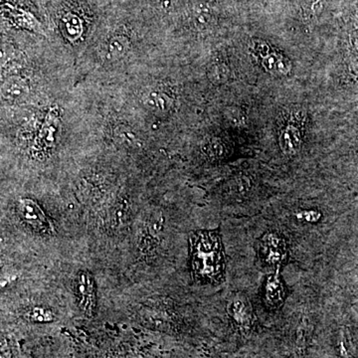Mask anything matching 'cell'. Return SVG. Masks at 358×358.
<instances>
[{"label": "cell", "mask_w": 358, "mask_h": 358, "mask_svg": "<svg viewBox=\"0 0 358 358\" xmlns=\"http://www.w3.org/2000/svg\"><path fill=\"white\" fill-rule=\"evenodd\" d=\"M66 27H67L68 34L71 37L77 38L81 34V22H80L76 16H71V17L68 18L67 22H66Z\"/></svg>", "instance_id": "18"}, {"label": "cell", "mask_w": 358, "mask_h": 358, "mask_svg": "<svg viewBox=\"0 0 358 358\" xmlns=\"http://www.w3.org/2000/svg\"><path fill=\"white\" fill-rule=\"evenodd\" d=\"M164 225L162 216H152L145 222L140 238V248L143 253L150 254L157 249L164 231Z\"/></svg>", "instance_id": "5"}, {"label": "cell", "mask_w": 358, "mask_h": 358, "mask_svg": "<svg viewBox=\"0 0 358 358\" xmlns=\"http://www.w3.org/2000/svg\"><path fill=\"white\" fill-rule=\"evenodd\" d=\"M261 60H262L264 68L274 75H286L291 70V63L280 54L273 51Z\"/></svg>", "instance_id": "12"}, {"label": "cell", "mask_w": 358, "mask_h": 358, "mask_svg": "<svg viewBox=\"0 0 358 358\" xmlns=\"http://www.w3.org/2000/svg\"><path fill=\"white\" fill-rule=\"evenodd\" d=\"M254 50H255L256 55L259 56L261 59L267 56L272 51L268 45L264 43L262 41H258L254 44Z\"/></svg>", "instance_id": "19"}, {"label": "cell", "mask_w": 358, "mask_h": 358, "mask_svg": "<svg viewBox=\"0 0 358 358\" xmlns=\"http://www.w3.org/2000/svg\"><path fill=\"white\" fill-rule=\"evenodd\" d=\"M210 79L214 83L220 84L225 81L228 78V69L224 65H216L212 67L210 72Z\"/></svg>", "instance_id": "16"}, {"label": "cell", "mask_w": 358, "mask_h": 358, "mask_svg": "<svg viewBox=\"0 0 358 358\" xmlns=\"http://www.w3.org/2000/svg\"><path fill=\"white\" fill-rule=\"evenodd\" d=\"M114 136L117 143L126 148H140L141 141L138 134L128 126H119L115 129Z\"/></svg>", "instance_id": "14"}, {"label": "cell", "mask_w": 358, "mask_h": 358, "mask_svg": "<svg viewBox=\"0 0 358 358\" xmlns=\"http://www.w3.org/2000/svg\"><path fill=\"white\" fill-rule=\"evenodd\" d=\"M74 289L80 307L86 315H92L96 310V285L92 275L89 273H78L74 279Z\"/></svg>", "instance_id": "3"}, {"label": "cell", "mask_w": 358, "mask_h": 358, "mask_svg": "<svg viewBox=\"0 0 358 358\" xmlns=\"http://www.w3.org/2000/svg\"><path fill=\"white\" fill-rule=\"evenodd\" d=\"M229 315L235 329L242 338H248L254 331V315L251 305L243 296H235L227 305Z\"/></svg>", "instance_id": "2"}, {"label": "cell", "mask_w": 358, "mask_h": 358, "mask_svg": "<svg viewBox=\"0 0 358 358\" xmlns=\"http://www.w3.org/2000/svg\"><path fill=\"white\" fill-rule=\"evenodd\" d=\"M301 145V134L298 127L289 124L280 136V145L286 155H293L299 152Z\"/></svg>", "instance_id": "9"}, {"label": "cell", "mask_w": 358, "mask_h": 358, "mask_svg": "<svg viewBox=\"0 0 358 358\" xmlns=\"http://www.w3.org/2000/svg\"><path fill=\"white\" fill-rule=\"evenodd\" d=\"M29 93L28 84L21 78L13 77L7 80L2 86V95L6 100L18 102L24 100Z\"/></svg>", "instance_id": "8"}, {"label": "cell", "mask_w": 358, "mask_h": 358, "mask_svg": "<svg viewBox=\"0 0 358 358\" xmlns=\"http://www.w3.org/2000/svg\"><path fill=\"white\" fill-rule=\"evenodd\" d=\"M192 266L199 279L218 281L224 268L222 245L218 234L199 232L192 238Z\"/></svg>", "instance_id": "1"}, {"label": "cell", "mask_w": 358, "mask_h": 358, "mask_svg": "<svg viewBox=\"0 0 358 358\" xmlns=\"http://www.w3.org/2000/svg\"><path fill=\"white\" fill-rule=\"evenodd\" d=\"M131 49V43L126 36H115L106 47L105 59L108 62H117L126 57Z\"/></svg>", "instance_id": "11"}, {"label": "cell", "mask_w": 358, "mask_h": 358, "mask_svg": "<svg viewBox=\"0 0 358 358\" xmlns=\"http://www.w3.org/2000/svg\"><path fill=\"white\" fill-rule=\"evenodd\" d=\"M129 207L126 200L122 199L115 205L110 215V227L113 230L122 229L128 224Z\"/></svg>", "instance_id": "13"}, {"label": "cell", "mask_w": 358, "mask_h": 358, "mask_svg": "<svg viewBox=\"0 0 358 358\" xmlns=\"http://www.w3.org/2000/svg\"><path fill=\"white\" fill-rule=\"evenodd\" d=\"M205 155L209 157H221L224 154V147L220 141H210L204 148Z\"/></svg>", "instance_id": "17"}, {"label": "cell", "mask_w": 358, "mask_h": 358, "mask_svg": "<svg viewBox=\"0 0 358 358\" xmlns=\"http://www.w3.org/2000/svg\"><path fill=\"white\" fill-rule=\"evenodd\" d=\"M20 212L23 220L29 224L33 229L44 234H50L53 232V224L36 202L31 199L21 200Z\"/></svg>", "instance_id": "4"}, {"label": "cell", "mask_w": 358, "mask_h": 358, "mask_svg": "<svg viewBox=\"0 0 358 358\" xmlns=\"http://www.w3.org/2000/svg\"><path fill=\"white\" fill-rule=\"evenodd\" d=\"M141 103L145 106V109L159 113V114L169 112L173 106V100L171 96L164 92L157 91V90H150V91L143 93V95L141 96Z\"/></svg>", "instance_id": "7"}, {"label": "cell", "mask_w": 358, "mask_h": 358, "mask_svg": "<svg viewBox=\"0 0 358 358\" xmlns=\"http://www.w3.org/2000/svg\"><path fill=\"white\" fill-rule=\"evenodd\" d=\"M265 296L266 301L272 307H280L284 301L286 292L278 273L268 278L266 282Z\"/></svg>", "instance_id": "10"}, {"label": "cell", "mask_w": 358, "mask_h": 358, "mask_svg": "<svg viewBox=\"0 0 358 358\" xmlns=\"http://www.w3.org/2000/svg\"><path fill=\"white\" fill-rule=\"evenodd\" d=\"M26 317L28 322L34 324H52L56 320L55 313L52 312L50 308L39 307V306L30 308L26 313Z\"/></svg>", "instance_id": "15"}, {"label": "cell", "mask_w": 358, "mask_h": 358, "mask_svg": "<svg viewBox=\"0 0 358 358\" xmlns=\"http://www.w3.org/2000/svg\"><path fill=\"white\" fill-rule=\"evenodd\" d=\"M262 254L265 260L271 265H278L286 257L285 242L275 233L266 235L262 241Z\"/></svg>", "instance_id": "6"}]
</instances>
